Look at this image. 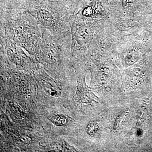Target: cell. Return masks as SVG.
Returning <instances> with one entry per match:
<instances>
[{
  "mask_svg": "<svg viewBox=\"0 0 152 152\" xmlns=\"http://www.w3.org/2000/svg\"><path fill=\"white\" fill-rule=\"evenodd\" d=\"M0 36L8 38L31 56L41 43L42 28L27 11L1 9Z\"/></svg>",
  "mask_w": 152,
  "mask_h": 152,
  "instance_id": "cell-1",
  "label": "cell"
},
{
  "mask_svg": "<svg viewBox=\"0 0 152 152\" xmlns=\"http://www.w3.org/2000/svg\"><path fill=\"white\" fill-rule=\"evenodd\" d=\"M77 76L78 83L77 89L75 96V99L77 101H80L84 103H90L95 101L94 98L96 96L93 94L92 91L89 89L85 84V77L83 72L77 68H75Z\"/></svg>",
  "mask_w": 152,
  "mask_h": 152,
  "instance_id": "cell-3",
  "label": "cell"
},
{
  "mask_svg": "<svg viewBox=\"0 0 152 152\" xmlns=\"http://www.w3.org/2000/svg\"><path fill=\"white\" fill-rule=\"evenodd\" d=\"M49 119L54 124L58 126H66L70 120L69 117L60 114L54 115L51 117Z\"/></svg>",
  "mask_w": 152,
  "mask_h": 152,
  "instance_id": "cell-4",
  "label": "cell"
},
{
  "mask_svg": "<svg viewBox=\"0 0 152 152\" xmlns=\"http://www.w3.org/2000/svg\"><path fill=\"white\" fill-rule=\"evenodd\" d=\"M41 27L55 37L71 42L70 17L72 14L65 3L49 0H34L26 10Z\"/></svg>",
  "mask_w": 152,
  "mask_h": 152,
  "instance_id": "cell-2",
  "label": "cell"
}]
</instances>
